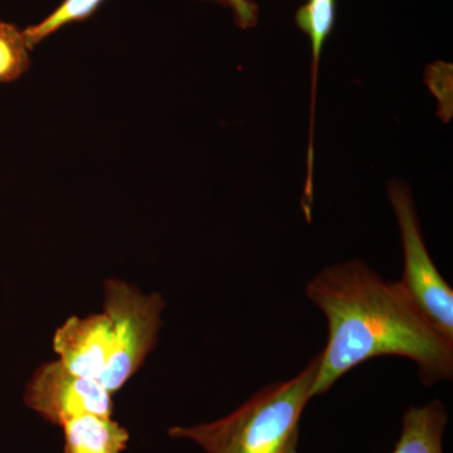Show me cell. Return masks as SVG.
<instances>
[{"label":"cell","instance_id":"10","mask_svg":"<svg viewBox=\"0 0 453 453\" xmlns=\"http://www.w3.org/2000/svg\"><path fill=\"white\" fill-rule=\"evenodd\" d=\"M103 3L104 0H64L58 8L41 23L28 27L23 31L27 46L33 50L62 27L88 19Z\"/></svg>","mask_w":453,"mask_h":453},{"label":"cell","instance_id":"4","mask_svg":"<svg viewBox=\"0 0 453 453\" xmlns=\"http://www.w3.org/2000/svg\"><path fill=\"white\" fill-rule=\"evenodd\" d=\"M388 195L403 246V277L399 282L429 324L453 342V290L429 256L412 196L396 181L390 184Z\"/></svg>","mask_w":453,"mask_h":453},{"label":"cell","instance_id":"1","mask_svg":"<svg viewBox=\"0 0 453 453\" xmlns=\"http://www.w3.org/2000/svg\"><path fill=\"white\" fill-rule=\"evenodd\" d=\"M306 296L326 316L329 330L312 398L377 357L413 360L426 386L452 380L453 342L429 324L401 282L386 281L365 262L348 261L319 273Z\"/></svg>","mask_w":453,"mask_h":453},{"label":"cell","instance_id":"8","mask_svg":"<svg viewBox=\"0 0 453 453\" xmlns=\"http://www.w3.org/2000/svg\"><path fill=\"white\" fill-rule=\"evenodd\" d=\"M449 413L441 401L411 408L404 414L401 437L392 453H443Z\"/></svg>","mask_w":453,"mask_h":453},{"label":"cell","instance_id":"3","mask_svg":"<svg viewBox=\"0 0 453 453\" xmlns=\"http://www.w3.org/2000/svg\"><path fill=\"white\" fill-rule=\"evenodd\" d=\"M164 306L157 292L145 295L119 280L104 283V311L111 320V348L97 380L112 395L139 371L155 348Z\"/></svg>","mask_w":453,"mask_h":453},{"label":"cell","instance_id":"6","mask_svg":"<svg viewBox=\"0 0 453 453\" xmlns=\"http://www.w3.org/2000/svg\"><path fill=\"white\" fill-rule=\"evenodd\" d=\"M111 348V320L106 312L88 318L73 316L56 330L53 349L68 372L98 380L105 369Z\"/></svg>","mask_w":453,"mask_h":453},{"label":"cell","instance_id":"12","mask_svg":"<svg viewBox=\"0 0 453 453\" xmlns=\"http://www.w3.org/2000/svg\"><path fill=\"white\" fill-rule=\"evenodd\" d=\"M213 2L231 8L234 13L235 25L240 28H252L257 25L258 7L252 0H213Z\"/></svg>","mask_w":453,"mask_h":453},{"label":"cell","instance_id":"7","mask_svg":"<svg viewBox=\"0 0 453 453\" xmlns=\"http://www.w3.org/2000/svg\"><path fill=\"white\" fill-rule=\"evenodd\" d=\"M65 453H122L130 434L120 423L106 417H76L62 426Z\"/></svg>","mask_w":453,"mask_h":453},{"label":"cell","instance_id":"9","mask_svg":"<svg viewBox=\"0 0 453 453\" xmlns=\"http://www.w3.org/2000/svg\"><path fill=\"white\" fill-rule=\"evenodd\" d=\"M336 19V0H309L296 13V25L311 42L312 50V96H311V135H310L309 157H314L312 130H314V111L316 82H318L319 62L325 42L332 35Z\"/></svg>","mask_w":453,"mask_h":453},{"label":"cell","instance_id":"2","mask_svg":"<svg viewBox=\"0 0 453 453\" xmlns=\"http://www.w3.org/2000/svg\"><path fill=\"white\" fill-rule=\"evenodd\" d=\"M320 354L286 381L264 387L234 413L219 421L169 429L207 453H299L300 419L312 399Z\"/></svg>","mask_w":453,"mask_h":453},{"label":"cell","instance_id":"5","mask_svg":"<svg viewBox=\"0 0 453 453\" xmlns=\"http://www.w3.org/2000/svg\"><path fill=\"white\" fill-rule=\"evenodd\" d=\"M25 402L47 422L59 427L85 414L111 418L113 412L112 393L96 380L68 372L59 360L44 363L33 372Z\"/></svg>","mask_w":453,"mask_h":453},{"label":"cell","instance_id":"11","mask_svg":"<svg viewBox=\"0 0 453 453\" xmlns=\"http://www.w3.org/2000/svg\"><path fill=\"white\" fill-rule=\"evenodd\" d=\"M23 31L0 20V83L17 81L31 67Z\"/></svg>","mask_w":453,"mask_h":453}]
</instances>
